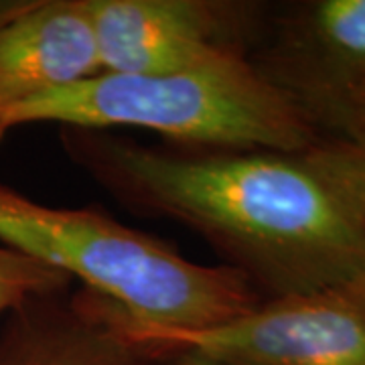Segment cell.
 <instances>
[{"label": "cell", "mask_w": 365, "mask_h": 365, "mask_svg": "<svg viewBox=\"0 0 365 365\" xmlns=\"http://www.w3.org/2000/svg\"><path fill=\"white\" fill-rule=\"evenodd\" d=\"M69 274L0 244V314L11 313L31 297L71 287Z\"/></svg>", "instance_id": "obj_10"}, {"label": "cell", "mask_w": 365, "mask_h": 365, "mask_svg": "<svg viewBox=\"0 0 365 365\" xmlns=\"http://www.w3.org/2000/svg\"><path fill=\"white\" fill-rule=\"evenodd\" d=\"M114 300L81 287L31 297L0 327V365H158Z\"/></svg>", "instance_id": "obj_7"}, {"label": "cell", "mask_w": 365, "mask_h": 365, "mask_svg": "<svg viewBox=\"0 0 365 365\" xmlns=\"http://www.w3.org/2000/svg\"><path fill=\"white\" fill-rule=\"evenodd\" d=\"M59 143L126 211L201 237L262 302L365 274L364 225L304 150L144 144L69 126Z\"/></svg>", "instance_id": "obj_1"}, {"label": "cell", "mask_w": 365, "mask_h": 365, "mask_svg": "<svg viewBox=\"0 0 365 365\" xmlns=\"http://www.w3.org/2000/svg\"><path fill=\"white\" fill-rule=\"evenodd\" d=\"M132 337L158 359L195 349L230 365H365V274L313 292L266 300L205 331H165L126 313Z\"/></svg>", "instance_id": "obj_5"}, {"label": "cell", "mask_w": 365, "mask_h": 365, "mask_svg": "<svg viewBox=\"0 0 365 365\" xmlns=\"http://www.w3.org/2000/svg\"><path fill=\"white\" fill-rule=\"evenodd\" d=\"M304 155L339 189L365 230V130L351 138H319Z\"/></svg>", "instance_id": "obj_9"}, {"label": "cell", "mask_w": 365, "mask_h": 365, "mask_svg": "<svg viewBox=\"0 0 365 365\" xmlns=\"http://www.w3.org/2000/svg\"><path fill=\"white\" fill-rule=\"evenodd\" d=\"M29 0H0V26L11 21L14 14L25 9Z\"/></svg>", "instance_id": "obj_12"}, {"label": "cell", "mask_w": 365, "mask_h": 365, "mask_svg": "<svg viewBox=\"0 0 365 365\" xmlns=\"http://www.w3.org/2000/svg\"><path fill=\"white\" fill-rule=\"evenodd\" d=\"M144 128L167 143L302 153L321 136L250 63L227 57L173 73L100 71L43 93L0 120V143L26 124Z\"/></svg>", "instance_id": "obj_3"}, {"label": "cell", "mask_w": 365, "mask_h": 365, "mask_svg": "<svg viewBox=\"0 0 365 365\" xmlns=\"http://www.w3.org/2000/svg\"><path fill=\"white\" fill-rule=\"evenodd\" d=\"M83 0H29L0 26V120L43 93L100 73Z\"/></svg>", "instance_id": "obj_8"}, {"label": "cell", "mask_w": 365, "mask_h": 365, "mask_svg": "<svg viewBox=\"0 0 365 365\" xmlns=\"http://www.w3.org/2000/svg\"><path fill=\"white\" fill-rule=\"evenodd\" d=\"M248 59L321 138L365 130V0L270 9Z\"/></svg>", "instance_id": "obj_4"}, {"label": "cell", "mask_w": 365, "mask_h": 365, "mask_svg": "<svg viewBox=\"0 0 365 365\" xmlns=\"http://www.w3.org/2000/svg\"><path fill=\"white\" fill-rule=\"evenodd\" d=\"M158 365H230L195 349H177L160 357Z\"/></svg>", "instance_id": "obj_11"}, {"label": "cell", "mask_w": 365, "mask_h": 365, "mask_svg": "<svg viewBox=\"0 0 365 365\" xmlns=\"http://www.w3.org/2000/svg\"><path fill=\"white\" fill-rule=\"evenodd\" d=\"M0 242L78 278L140 325L205 331L262 304L244 276L189 260L169 240L98 205L51 207L0 185Z\"/></svg>", "instance_id": "obj_2"}, {"label": "cell", "mask_w": 365, "mask_h": 365, "mask_svg": "<svg viewBox=\"0 0 365 365\" xmlns=\"http://www.w3.org/2000/svg\"><path fill=\"white\" fill-rule=\"evenodd\" d=\"M102 71L173 73L250 57L270 6L254 0H83Z\"/></svg>", "instance_id": "obj_6"}]
</instances>
